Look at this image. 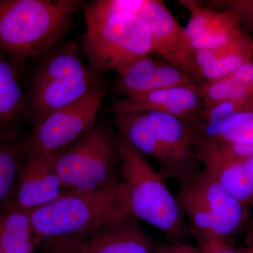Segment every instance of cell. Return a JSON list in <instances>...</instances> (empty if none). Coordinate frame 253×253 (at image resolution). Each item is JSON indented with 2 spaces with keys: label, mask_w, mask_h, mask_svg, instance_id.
<instances>
[{
  "label": "cell",
  "mask_w": 253,
  "mask_h": 253,
  "mask_svg": "<svg viewBox=\"0 0 253 253\" xmlns=\"http://www.w3.org/2000/svg\"><path fill=\"white\" fill-rule=\"evenodd\" d=\"M124 0H96L83 4L86 31L83 48L89 66L101 76L123 74L138 60L152 54L147 25L126 12Z\"/></svg>",
  "instance_id": "6da1fadb"
},
{
  "label": "cell",
  "mask_w": 253,
  "mask_h": 253,
  "mask_svg": "<svg viewBox=\"0 0 253 253\" xmlns=\"http://www.w3.org/2000/svg\"><path fill=\"white\" fill-rule=\"evenodd\" d=\"M79 0H0V53L21 68L67 33Z\"/></svg>",
  "instance_id": "7a4b0ae2"
},
{
  "label": "cell",
  "mask_w": 253,
  "mask_h": 253,
  "mask_svg": "<svg viewBox=\"0 0 253 253\" xmlns=\"http://www.w3.org/2000/svg\"><path fill=\"white\" fill-rule=\"evenodd\" d=\"M40 245L54 239L85 241L104 226L132 215L122 181L80 194H65L30 211Z\"/></svg>",
  "instance_id": "3957f363"
},
{
  "label": "cell",
  "mask_w": 253,
  "mask_h": 253,
  "mask_svg": "<svg viewBox=\"0 0 253 253\" xmlns=\"http://www.w3.org/2000/svg\"><path fill=\"white\" fill-rule=\"evenodd\" d=\"M118 135L121 180L127 188L131 214L161 231L172 243L181 242L190 231L177 197L146 156Z\"/></svg>",
  "instance_id": "277c9868"
},
{
  "label": "cell",
  "mask_w": 253,
  "mask_h": 253,
  "mask_svg": "<svg viewBox=\"0 0 253 253\" xmlns=\"http://www.w3.org/2000/svg\"><path fill=\"white\" fill-rule=\"evenodd\" d=\"M101 82V76L83 63L75 43L55 46L32 77L28 99L33 126L81 99Z\"/></svg>",
  "instance_id": "5b68a950"
},
{
  "label": "cell",
  "mask_w": 253,
  "mask_h": 253,
  "mask_svg": "<svg viewBox=\"0 0 253 253\" xmlns=\"http://www.w3.org/2000/svg\"><path fill=\"white\" fill-rule=\"evenodd\" d=\"M63 194L87 192L121 181L119 135L95 123L77 141L54 156Z\"/></svg>",
  "instance_id": "8992f818"
},
{
  "label": "cell",
  "mask_w": 253,
  "mask_h": 253,
  "mask_svg": "<svg viewBox=\"0 0 253 253\" xmlns=\"http://www.w3.org/2000/svg\"><path fill=\"white\" fill-rule=\"evenodd\" d=\"M106 94L103 81L81 99L50 113L28 134V151L54 155L77 141L94 126Z\"/></svg>",
  "instance_id": "52a82bcc"
},
{
  "label": "cell",
  "mask_w": 253,
  "mask_h": 253,
  "mask_svg": "<svg viewBox=\"0 0 253 253\" xmlns=\"http://www.w3.org/2000/svg\"><path fill=\"white\" fill-rule=\"evenodd\" d=\"M139 16L149 28L152 54L179 68L201 84L195 52L190 45L185 29L161 0H146Z\"/></svg>",
  "instance_id": "ba28073f"
},
{
  "label": "cell",
  "mask_w": 253,
  "mask_h": 253,
  "mask_svg": "<svg viewBox=\"0 0 253 253\" xmlns=\"http://www.w3.org/2000/svg\"><path fill=\"white\" fill-rule=\"evenodd\" d=\"M204 98L199 84L173 86L129 96L113 103L114 113L156 112L194 122L204 111Z\"/></svg>",
  "instance_id": "9c48e42d"
},
{
  "label": "cell",
  "mask_w": 253,
  "mask_h": 253,
  "mask_svg": "<svg viewBox=\"0 0 253 253\" xmlns=\"http://www.w3.org/2000/svg\"><path fill=\"white\" fill-rule=\"evenodd\" d=\"M54 156L28 151L18 175L15 206L31 211L64 195Z\"/></svg>",
  "instance_id": "30bf717a"
},
{
  "label": "cell",
  "mask_w": 253,
  "mask_h": 253,
  "mask_svg": "<svg viewBox=\"0 0 253 253\" xmlns=\"http://www.w3.org/2000/svg\"><path fill=\"white\" fill-rule=\"evenodd\" d=\"M179 2L190 12L184 29L194 52L223 47L242 33L239 21L230 13L203 6L199 1L181 0Z\"/></svg>",
  "instance_id": "8fae6325"
},
{
  "label": "cell",
  "mask_w": 253,
  "mask_h": 253,
  "mask_svg": "<svg viewBox=\"0 0 253 253\" xmlns=\"http://www.w3.org/2000/svg\"><path fill=\"white\" fill-rule=\"evenodd\" d=\"M187 182L199 195L211 213L217 239L228 242L244 227L249 218V207L204 169Z\"/></svg>",
  "instance_id": "7c38bea8"
},
{
  "label": "cell",
  "mask_w": 253,
  "mask_h": 253,
  "mask_svg": "<svg viewBox=\"0 0 253 253\" xmlns=\"http://www.w3.org/2000/svg\"><path fill=\"white\" fill-rule=\"evenodd\" d=\"M194 84H199L187 73L149 55L133 63L119 76L115 91L123 99L173 86Z\"/></svg>",
  "instance_id": "4fadbf2b"
},
{
  "label": "cell",
  "mask_w": 253,
  "mask_h": 253,
  "mask_svg": "<svg viewBox=\"0 0 253 253\" xmlns=\"http://www.w3.org/2000/svg\"><path fill=\"white\" fill-rule=\"evenodd\" d=\"M119 134L146 157L159 166V172L179 185L185 182L184 174L172 156L165 149L144 112L115 113Z\"/></svg>",
  "instance_id": "5bb4252c"
},
{
  "label": "cell",
  "mask_w": 253,
  "mask_h": 253,
  "mask_svg": "<svg viewBox=\"0 0 253 253\" xmlns=\"http://www.w3.org/2000/svg\"><path fill=\"white\" fill-rule=\"evenodd\" d=\"M129 215L104 226L83 243L86 253H154L156 244Z\"/></svg>",
  "instance_id": "9a60e30c"
},
{
  "label": "cell",
  "mask_w": 253,
  "mask_h": 253,
  "mask_svg": "<svg viewBox=\"0 0 253 253\" xmlns=\"http://www.w3.org/2000/svg\"><path fill=\"white\" fill-rule=\"evenodd\" d=\"M199 157L205 172L243 204L248 207L253 206V184L246 170L244 161L226 157L215 144L200 149Z\"/></svg>",
  "instance_id": "2e32d148"
},
{
  "label": "cell",
  "mask_w": 253,
  "mask_h": 253,
  "mask_svg": "<svg viewBox=\"0 0 253 253\" xmlns=\"http://www.w3.org/2000/svg\"><path fill=\"white\" fill-rule=\"evenodd\" d=\"M253 55V41L244 32L223 47L195 51L201 84L229 76L241 65L251 61Z\"/></svg>",
  "instance_id": "e0dca14e"
},
{
  "label": "cell",
  "mask_w": 253,
  "mask_h": 253,
  "mask_svg": "<svg viewBox=\"0 0 253 253\" xmlns=\"http://www.w3.org/2000/svg\"><path fill=\"white\" fill-rule=\"evenodd\" d=\"M21 69L0 53V129L19 128L31 118L28 96L20 79Z\"/></svg>",
  "instance_id": "ac0fdd59"
},
{
  "label": "cell",
  "mask_w": 253,
  "mask_h": 253,
  "mask_svg": "<svg viewBox=\"0 0 253 253\" xmlns=\"http://www.w3.org/2000/svg\"><path fill=\"white\" fill-rule=\"evenodd\" d=\"M28 152L19 128L0 129V209L14 205L20 170Z\"/></svg>",
  "instance_id": "d6986e66"
},
{
  "label": "cell",
  "mask_w": 253,
  "mask_h": 253,
  "mask_svg": "<svg viewBox=\"0 0 253 253\" xmlns=\"http://www.w3.org/2000/svg\"><path fill=\"white\" fill-rule=\"evenodd\" d=\"M39 246L30 211L14 205L0 209L1 253H33Z\"/></svg>",
  "instance_id": "ffe728a7"
},
{
  "label": "cell",
  "mask_w": 253,
  "mask_h": 253,
  "mask_svg": "<svg viewBox=\"0 0 253 253\" xmlns=\"http://www.w3.org/2000/svg\"><path fill=\"white\" fill-rule=\"evenodd\" d=\"M176 197L184 216L187 218L190 234L194 236L199 247L212 241H220L216 236L211 213L189 183L180 184Z\"/></svg>",
  "instance_id": "44dd1931"
},
{
  "label": "cell",
  "mask_w": 253,
  "mask_h": 253,
  "mask_svg": "<svg viewBox=\"0 0 253 253\" xmlns=\"http://www.w3.org/2000/svg\"><path fill=\"white\" fill-rule=\"evenodd\" d=\"M199 89L205 106L224 101H235L253 108V88L234 81L229 76L202 83L199 84Z\"/></svg>",
  "instance_id": "7402d4cb"
},
{
  "label": "cell",
  "mask_w": 253,
  "mask_h": 253,
  "mask_svg": "<svg viewBox=\"0 0 253 253\" xmlns=\"http://www.w3.org/2000/svg\"><path fill=\"white\" fill-rule=\"evenodd\" d=\"M253 144V109L240 110L221 124L218 144Z\"/></svg>",
  "instance_id": "603a6c76"
},
{
  "label": "cell",
  "mask_w": 253,
  "mask_h": 253,
  "mask_svg": "<svg viewBox=\"0 0 253 253\" xmlns=\"http://www.w3.org/2000/svg\"><path fill=\"white\" fill-rule=\"evenodd\" d=\"M207 6L217 11H226L234 15L239 21L246 26L253 27V1H209Z\"/></svg>",
  "instance_id": "cb8c5ba5"
},
{
  "label": "cell",
  "mask_w": 253,
  "mask_h": 253,
  "mask_svg": "<svg viewBox=\"0 0 253 253\" xmlns=\"http://www.w3.org/2000/svg\"><path fill=\"white\" fill-rule=\"evenodd\" d=\"M84 241L73 239H54L44 241L42 246L44 253H86Z\"/></svg>",
  "instance_id": "d4e9b609"
},
{
  "label": "cell",
  "mask_w": 253,
  "mask_h": 253,
  "mask_svg": "<svg viewBox=\"0 0 253 253\" xmlns=\"http://www.w3.org/2000/svg\"><path fill=\"white\" fill-rule=\"evenodd\" d=\"M201 253H244V251L234 249L229 243L222 241H212L199 247Z\"/></svg>",
  "instance_id": "484cf974"
},
{
  "label": "cell",
  "mask_w": 253,
  "mask_h": 253,
  "mask_svg": "<svg viewBox=\"0 0 253 253\" xmlns=\"http://www.w3.org/2000/svg\"><path fill=\"white\" fill-rule=\"evenodd\" d=\"M154 253H201L199 248L183 242L172 243L156 250Z\"/></svg>",
  "instance_id": "4316f807"
},
{
  "label": "cell",
  "mask_w": 253,
  "mask_h": 253,
  "mask_svg": "<svg viewBox=\"0 0 253 253\" xmlns=\"http://www.w3.org/2000/svg\"><path fill=\"white\" fill-rule=\"evenodd\" d=\"M244 164L248 174H249L253 184V156L244 160Z\"/></svg>",
  "instance_id": "83f0119b"
},
{
  "label": "cell",
  "mask_w": 253,
  "mask_h": 253,
  "mask_svg": "<svg viewBox=\"0 0 253 253\" xmlns=\"http://www.w3.org/2000/svg\"><path fill=\"white\" fill-rule=\"evenodd\" d=\"M244 253H253V243L249 249L244 251Z\"/></svg>",
  "instance_id": "f1b7e54d"
},
{
  "label": "cell",
  "mask_w": 253,
  "mask_h": 253,
  "mask_svg": "<svg viewBox=\"0 0 253 253\" xmlns=\"http://www.w3.org/2000/svg\"><path fill=\"white\" fill-rule=\"evenodd\" d=\"M0 253H1V249H0Z\"/></svg>",
  "instance_id": "f546056e"
}]
</instances>
